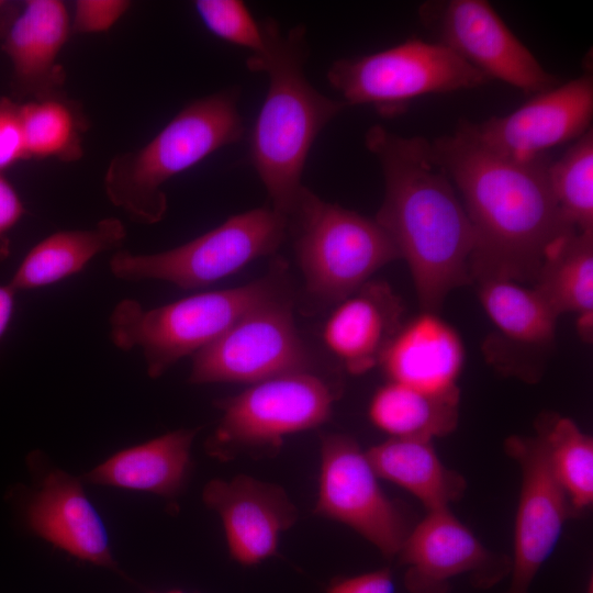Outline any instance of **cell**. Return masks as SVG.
Masks as SVG:
<instances>
[{
	"instance_id": "1",
	"label": "cell",
	"mask_w": 593,
	"mask_h": 593,
	"mask_svg": "<svg viewBox=\"0 0 593 593\" xmlns=\"http://www.w3.org/2000/svg\"><path fill=\"white\" fill-rule=\"evenodd\" d=\"M430 157L460 192L470 220L474 235L472 280L534 284L550 247L577 231L550 191L548 158H504L459 124L452 134L430 142Z\"/></svg>"
},
{
	"instance_id": "2",
	"label": "cell",
	"mask_w": 593,
	"mask_h": 593,
	"mask_svg": "<svg viewBox=\"0 0 593 593\" xmlns=\"http://www.w3.org/2000/svg\"><path fill=\"white\" fill-rule=\"evenodd\" d=\"M380 163L384 197L377 223L412 276L422 311L438 312L447 295L472 282L473 230L455 186L430 157V142L381 124L365 136Z\"/></svg>"
},
{
	"instance_id": "3",
	"label": "cell",
	"mask_w": 593,
	"mask_h": 593,
	"mask_svg": "<svg viewBox=\"0 0 593 593\" xmlns=\"http://www.w3.org/2000/svg\"><path fill=\"white\" fill-rule=\"evenodd\" d=\"M266 48L247 67L269 79L266 98L250 135L249 157L271 201L288 219L303 189L301 176L321 131L347 105L317 91L306 79L305 27L282 32L278 22L261 23Z\"/></svg>"
},
{
	"instance_id": "4",
	"label": "cell",
	"mask_w": 593,
	"mask_h": 593,
	"mask_svg": "<svg viewBox=\"0 0 593 593\" xmlns=\"http://www.w3.org/2000/svg\"><path fill=\"white\" fill-rule=\"evenodd\" d=\"M233 88L188 103L147 144L109 161L103 189L133 222L153 225L167 212L164 186L244 134Z\"/></svg>"
},
{
	"instance_id": "5",
	"label": "cell",
	"mask_w": 593,
	"mask_h": 593,
	"mask_svg": "<svg viewBox=\"0 0 593 593\" xmlns=\"http://www.w3.org/2000/svg\"><path fill=\"white\" fill-rule=\"evenodd\" d=\"M278 294L277 279L265 277L153 309L144 307L137 300L124 299L110 314V339L120 350L138 349L148 377L157 379L181 359L214 343L250 310Z\"/></svg>"
},
{
	"instance_id": "6",
	"label": "cell",
	"mask_w": 593,
	"mask_h": 593,
	"mask_svg": "<svg viewBox=\"0 0 593 593\" xmlns=\"http://www.w3.org/2000/svg\"><path fill=\"white\" fill-rule=\"evenodd\" d=\"M290 219L306 293L320 303H338L380 268L400 259L376 220L326 202L305 187Z\"/></svg>"
},
{
	"instance_id": "7",
	"label": "cell",
	"mask_w": 593,
	"mask_h": 593,
	"mask_svg": "<svg viewBox=\"0 0 593 593\" xmlns=\"http://www.w3.org/2000/svg\"><path fill=\"white\" fill-rule=\"evenodd\" d=\"M327 79L347 107L370 104L388 116L404 111L418 97L490 82L446 46L415 37L372 54L340 58L329 67Z\"/></svg>"
},
{
	"instance_id": "8",
	"label": "cell",
	"mask_w": 593,
	"mask_h": 593,
	"mask_svg": "<svg viewBox=\"0 0 593 593\" xmlns=\"http://www.w3.org/2000/svg\"><path fill=\"white\" fill-rule=\"evenodd\" d=\"M287 227L283 215L271 208H257L233 215L171 249L152 254L119 249L109 267L120 280H159L184 290L203 288L273 253L282 243Z\"/></svg>"
},
{
	"instance_id": "9",
	"label": "cell",
	"mask_w": 593,
	"mask_h": 593,
	"mask_svg": "<svg viewBox=\"0 0 593 593\" xmlns=\"http://www.w3.org/2000/svg\"><path fill=\"white\" fill-rule=\"evenodd\" d=\"M336 400L334 389L310 370L280 374L217 403L222 411L205 448L219 460L239 455H270L288 435L325 423Z\"/></svg>"
},
{
	"instance_id": "10",
	"label": "cell",
	"mask_w": 593,
	"mask_h": 593,
	"mask_svg": "<svg viewBox=\"0 0 593 593\" xmlns=\"http://www.w3.org/2000/svg\"><path fill=\"white\" fill-rule=\"evenodd\" d=\"M291 302L276 295L239 318L219 339L193 355L192 384H254L280 374L310 370Z\"/></svg>"
},
{
	"instance_id": "11",
	"label": "cell",
	"mask_w": 593,
	"mask_h": 593,
	"mask_svg": "<svg viewBox=\"0 0 593 593\" xmlns=\"http://www.w3.org/2000/svg\"><path fill=\"white\" fill-rule=\"evenodd\" d=\"M422 24L490 81L501 80L527 94L558 85L534 54L485 0H432L418 8Z\"/></svg>"
},
{
	"instance_id": "12",
	"label": "cell",
	"mask_w": 593,
	"mask_h": 593,
	"mask_svg": "<svg viewBox=\"0 0 593 593\" xmlns=\"http://www.w3.org/2000/svg\"><path fill=\"white\" fill-rule=\"evenodd\" d=\"M378 479L366 451L354 438L344 434L322 436L314 513L350 527L391 559L398 557L411 528Z\"/></svg>"
},
{
	"instance_id": "13",
	"label": "cell",
	"mask_w": 593,
	"mask_h": 593,
	"mask_svg": "<svg viewBox=\"0 0 593 593\" xmlns=\"http://www.w3.org/2000/svg\"><path fill=\"white\" fill-rule=\"evenodd\" d=\"M593 77L584 74L534 94L515 111L479 123L458 124L494 154L532 161L559 145L574 142L592 126Z\"/></svg>"
},
{
	"instance_id": "14",
	"label": "cell",
	"mask_w": 593,
	"mask_h": 593,
	"mask_svg": "<svg viewBox=\"0 0 593 593\" xmlns=\"http://www.w3.org/2000/svg\"><path fill=\"white\" fill-rule=\"evenodd\" d=\"M398 558L409 593H448L462 575L477 589H491L511 572V557L489 550L449 508L427 512Z\"/></svg>"
},
{
	"instance_id": "15",
	"label": "cell",
	"mask_w": 593,
	"mask_h": 593,
	"mask_svg": "<svg viewBox=\"0 0 593 593\" xmlns=\"http://www.w3.org/2000/svg\"><path fill=\"white\" fill-rule=\"evenodd\" d=\"M504 448L522 472L507 593H530L537 573L553 552L567 519L574 513L536 433L510 436Z\"/></svg>"
},
{
	"instance_id": "16",
	"label": "cell",
	"mask_w": 593,
	"mask_h": 593,
	"mask_svg": "<svg viewBox=\"0 0 593 593\" xmlns=\"http://www.w3.org/2000/svg\"><path fill=\"white\" fill-rule=\"evenodd\" d=\"M202 500L220 516L230 555L243 566L273 556L280 536L298 518L295 505L281 486L246 474L211 480Z\"/></svg>"
},
{
	"instance_id": "17",
	"label": "cell",
	"mask_w": 593,
	"mask_h": 593,
	"mask_svg": "<svg viewBox=\"0 0 593 593\" xmlns=\"http://www.w3.org/2000/svg\"><path fill=\"white\" fill-rule=\"evenodd\" d=\"M24 521L31 532L71 556L116 568L107 528L80 478L56 468L42 474L24 505Z\"/></svg>"
},
{
	"instance_id": "18",
	"label": "cell",
	"mask_w": 593,
	"mask_h": 593,
	"mask_svg": "<svg viewBox=\"0 0 593 593\" xmlns=\"http://www.w3.org/2000/svg\"><path fill=\"white\" fill-rule=\"evenodd\" d=\"M465 360L459 333L438 312L422 311L401 325L378 366L388 381L435 395H460L458 380Z\"/></svg>"
},
{
	"instance_id": "19",
	"label": "cell",
	"mask_w": 593,
	"mask_h": 593,
	"mask_svg": "<svg viewBox=\"0 0 593 593\" xmlns=\"http://www.w3.org/2000/svg\"><path fill=\"white\" fill-rule=\"evenodd\" d=\"M71 31L59 0H27L4 32L2 48L12 66L18 98L43 99L63 93L66 72L58 57Z\"/></svg>"
},
{
	"instance_id": "20",
	"label": "cell",
	"mask_w": 593,
	"mask_h": 593,
	"mask_svg": "<svg viewBox=\"0 0 593 593\" xmlns=\"http://www.w3.org/2000/svg\"><path fill=\"white\" fill-rule=\"evenodd\" d=\"M404 306L384 281L369 280L336 303L322 329L329 353L350 374H363L401 327Z\"/></svg>"
},
{
	"instance_id": "21",
	"label": "cell",
	"mask_w": 593,
	"mask_h": 593,
	"mask_svg": "<svg viewBox=\"0 0 593 593\" xmlns=\"http://www.w3.org/2000/svg\"><path fill=\"white\" fill-rule=\"evenodd\" d=\"M197 428H180L121 450L80 479L100 485L176 497L191 467Z\"/></svg>"
},
{
	"instance_id": "22",
	"label": "cell",
	"mask_w": 593,
	"mask_h": 593,
	"mask_svg": "<svg viewBox=\"0 0 593 593\" xmlns=\"http://www.w3.org/2000/svg\"><path fill=\"white\" fill-rule=\"evenodd\" d=\"M366 455L379 478L404 489L427 512L449 508L466 493L465 478L443 463L433 440L390 437Z\"/></svg>"
},
{
	"instance_id": "23",
	"label": "cell",
	"mask_w": 593,
	"mask_h": 593,
	"mask_svg": "<svg viewBox=\"0 0 593 593\" xmlns=\"http://www.w3.org/2000/svg\"><path fill=\"white\" fill-rule=\"evenodd\" d=\"M126 228L118 217H104L85 230L55 232L25 255L9 286L15 291L44 288L80 271L98 255L119 250Z\"/></svg>"
},
{
	"instance_id": "24",
	"label": "cell",
	"mask_w": 593,
	"mask_h": 593,
	"mask_svg": "<svg viewBox=\"0 0 593 593\" xmlns=\"http://www.w3.org/2000/svg\"><path fill=\"white\" fill-rule=\"evenodd\" d=\"M478 298L497 331L491 348L517 349L519 354L544 355L552 348L558 315L535 287L506 279L478 282Z\"/></svg>"
},
{
	"instance_id": "25",
	"label": "cell",
	"mask_w": 593,
	"mask_h": 593,
	"mask_svg": "<svg viewBox=\"0 0 593 593\" xmlns=\"http://www.w3.org/2000/svg\"><path fill=\"white\" fill-rule=\"evenodd\" d=\"M558 316L574 314L585 342L593 334V232H572L548 250L533 284Z\"/></svg>"
},
{
	"instance_id": "26",
	"label": "cell",
	"mask_w": 593,
	"mask_h": 593,
	"mask_svg": "<svg viewBox=\"0 0 593 593\" xmlns=\"http://www.w3.org/2000/svg\"><path fill=\"white\" fill-rule=\"evenodd\" d=\"M460 395H435L388 381L369 403L371 423L390 437L433 440L454 432Z\"/></svg>"
},
{
	"instance_id": "27",
	"label": "cell",
	"mask_w": 593,
	"mask_h": 593,
	"mask_svg": "<svg viewBox=\"0 0 593 593\" xmlns=\"http://www.w3.org/2000/svg\"><path fill=\"white\" fill-rule=\"evenodd\" d=\"M21 118L29 159L75 163L83 156L89 123L81 105L64 92L21 103Z\"/></svg>"
},
{
	"instance_id": "28",
	"label": "cell",
	"mask_w": 593,
	"mask_h": 593,
	"mask_svg": "<svg viewBox=\"0 0 593 593\" xmlns=\"http://www.w3.org/2000/svg\"><path fill=\"white\" fill-rule=\"evenodd\" d=\"M535 428L549 467L577 515L593 502V439L571 418L555 413L541 414Z\"/></svg>"
},
{
	"instance_id": "29",
	"label": "cell",
	"mask_w": 593,
	"mask_h": 593,
	"mask_svg": "<svg viewBox=\"0 0 593 593\" xmlns=\"http://www.w3.org/2000/svg\"><path fill=\"white\" fill-rule=\"evenodd\" d=\"M550 191L563 217L578 232H593V128L547 165Z\"/></svg>"
},
{
	"instance_id": "30",
	"label": "cell",
	"mask_w": 593,
	"mask_h": 593,
	"mask_svg": "<svg viewBox=\"0 0 593 593\" xmlns=\"http://www.w3.org/2000/svg\"><path fill=\"white\" fill-rule=\"evenodd\" d=\"M195 11L205 27L216 37L233 45L261 54L266 48L265 33L239 0H198Z\"/></svg>"
},
{
	"instance_id": "31",
	"label": "cell",
	"mask_w": 593,
	"mask_h": 593,
	"mask_svg": "<svg viewBox=\"0 0 593 593\" xmlns=\"http://www.w3.org/2000/svg\"><path fill=\"white\" fill-rule=\"evenodd\" d=\"M126 0H77L74 5L71 31L77 34H97L109 31L128 11Z\"/></svg>"
},
{
	"instance_id": "32",
	"label": "cell",
	"mask_w": 593,
	"mask_h": 593,
	"mask_svg": "<svg viewBox=\"0 0 593 593\" xmlns=\"http://www.w3.org/2000/svg\"><path fill=\"white\" fill-rule=\"evenodd\" d=\"M29 159L21 118V103L0 98V175L14 164Z\"/></svg>"
},
{
	"instance_id": "33",
	"label": "cell",
	"mask_w": 593,
	"mask_h": 593,
	"mask_svg": "<svg viewBox=\"0 0 593 593\" xmlns=\"http://www.w3.org/2000/svg\"><path fill=\"white\" fill-rule=\"evenodd\" d=\"M327 593H395V586L390 569L383 568L334 580Z\"/></svg>"
},
{
	"instance_id": "34",
	"label": "cell",
	"mask_w": 593,
	"mask_h": 593,
	"mask_svg": "<svg viewBox=\"0 0 593 593\" xmlns=\"http://www.w3.org/2000/svg\"><path fill=\"white\" fill-rule=\"evenodd\" d=\"M24 213V204L16 190L3 175H0V259L9 251L8 234Z\"/></svg>"
},
{
	"instance_id": "35",
	"label": "cell",
	"mask_w": 593,
	"mask_h": 593,
	"mask_svg": "<svg viewBox=\"0 0 593 593\" xmlns=\"http://www.w3.org/2000/svg\"><path fill=\"white\" fill-rule=\"evenodd\" d=\"M15 291L9 286H0V340L5 334L15 306Z\"/></svg>"
},
{
	"instance_id": "36",
	"label": "cell",
	"mask_w": 593,
	"mask_h": 593,
	"mask_svg": "<svg viewBox=\"0 0 593 593\" xmlns=\"http://www.w3.org/2000/svg\"><path fill=\"white\" fill-rule=\"evenodd\" d=\"M585 593H593V580H592V578H590V581H588Z\"/></svg>"
},
{
	"instance_id": "37",
	"label": "cell",
	"mask_w": 593,
	"mask_h": 593,
	"mask_svg": "<svg viewBox=\"0 0 593 593\" xmlns=\"http://www.w3.org/2000/svg\"><path fill=\"white\" fill-rule=\"evenodd\" d=\"M167 593H183V592H182V591H177V590H176V591H169V592H167Z\"/></svg>"
},
{
	"instance_id": "38",
	"label": "cell",
	"mask_w": 593,
	"mask_h": 593,
	"mask_svg": "<svg viewBox=\"0 0 593 593\" xmlns=\"http://www.w3.org/2000/svg\"><path fill=\"white\" fill-rule=\"evenodd\" d=\"M3 31H4V29H3V27H1V25H0V32H3Z\"/></svg>"
}]
</instances>
